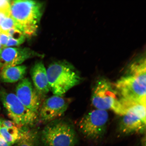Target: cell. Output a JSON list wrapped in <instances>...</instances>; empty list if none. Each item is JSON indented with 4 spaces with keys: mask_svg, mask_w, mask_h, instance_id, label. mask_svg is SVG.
Instances as JSON below:
<instances>
[{
    "mask_svg": "<svg viewBox=\"0 0 146 146\" xmlns=\"http://www.w3.org/2000/svg\"><path fill=\"white\" fill-rule=\"evenodd\" d=\"M9 38V36L6 33L1 32L0 33V42L3 48H5Z\"/></svg>",
    "mask_w": 146,
    "mask_h": 146,
    "instance_id": "obj_20",
    "label": "cell"
},
{
    "mask_svg": "<svg viewBox=\"0 0 146 146\" xmlns=\"http://www.w3.org/2000/svg\"><path fill=\"white\" fill-rule=\"evenodd\" d=\"M14 22L11 16L7 17L0 25L1 32L6 33L10 29L15 27Z\"/></svg>",
    "mask_w": 146,
    "mask_h": 146,
    "instance_id": "obj_16",
    "label": "cell"
},
{
    "mask_svg": "<svg viewBox=\"0 0 146 146\" xmlns=\"http://www.w3.org/2000/svg\"><path fill=\"white\" fill-rule=\"evenodd\" d=\"M11 120L0 118V134L11 145L15 144L21 136L23 129Z\"/></svg>",
    "mask_w": 146,
    "mask_h": 146,
    "instance_id": "obj_13",
    "label": "cell"
},
{
    "mask_svg": "<svg viewBox=\"0 0 146 146\" xmlns=\"http://www.w3.org/2000/svg\"><path fill=\"white\" fill-rule=\"evenodd\" d=\"M91 100L96 109L111 110L119 115L124 114L121 96L114 84L105 78H100L95 84Z\"/></svg>",
    "mask_w": 146,
    "mask_h": 146,
    "instance_id": "obj_4",
    "label": "cell"
},
{
    "mask_svg": "<svg viewBox=\"0 0 146 146\" xmlns=\"http://www.w3.org/2000/svg\"><path fill=\"white\" fill-rule=\"evenodd\" d=\"M10 16V11H0V25L5 18Z\"/></svg>",
    "mask_w": 146,
    "mask_h": 146,
    "instance_id": "obj_21",
    "label": "cell"
},
{
    "mask_svg": "<svg viewBox=\"0 0 146 146\" xmlns=\"http://www.w3.org/2000/svg\"><path fill=\"white\" fill-rule=\"evenodd\" d=\"M0 98L9 117L15 123L21 127L30 126L35 123L38 114L25 107L16 94L2 89Z\"/></svg>",
    "mask_w": 146,
    "mask_h": 146,
    "instance_id": "obj_6",
    "label": "cell"
},
{
    "mask_svg": "<svg viewBox=\"0 0 146 146\" xmlns=\"http://www.w3.org/2000/svg\"><path fill=\"white\" fill-rule=\"evenodd\" d=\"M41 137L44 146H75L78 142L73 125L62 120L50 122L42 131Z\"/></svg>",
    "mask_w": 146,
    "mask_h": 146,
    "instance_id": "obj_5",
    "label": "cell"
},
{
    "mask_svg": "<svg viewBox=\"0 0 146 146\" xmlns=\"http://www.w3.org/2000/svg\"><path fill=\"white\" fill-rule=\"evenodd\" d=\"M25 36H23L19 39H15L9 38L5 47L12 46H17L23 43L25 40Z\"/></svg>",
    "mask_w": 146,
    "mask_h": 146,
    "instance_id": "obj_18",
    "label": "cell"
},
{
    "mask_svg": "<svg viewBox=\"0 0 146 146\" xmlns=\"http://www.w3.org/2000/svg\"><path fill=\"white\" fill-rule=\"evenodd\" d=\"M25 65H18L1 69L0 72V81L3 83H13L23 78L27 72Z\"/></svg>",
    "mask_w": 146,
    "mask_h": 146,
    "instance_id": "obj_14",
    "label": "cell"
},
{
    "mask_svg": "<svg viewBox=\"0 0 146 146\" xmlns=\"http://www.w3.org/2000/svg\"><path fill=\"white\" fill-rule=\"evenodd\" d=\"M38 133L35 130L25 128L19 140L14 146H38Z\"/></svg>",
    "mask_w": 146,
    "mask_h": 146,
    "instance_id": "obj_15",
    "label": "cell"
},
{
    "mask_svg": "<svg viewBox=\"0 0 146 146\" xmlns=\"http://www.w3.org/2000/svg\"><path fill=\"white\" fill-rule=\"evenodd\" d=\"M146 121V105L134 103L122 116L119 130L124 135L143 133L145 130Z\"/></svg>",
    "mask_w": 146,
    "mask_h": 146,
    "instance_id": "obj_8",
    "label": "cell"
},
{
    "mask_svg": "<svg viewBox=\"0 0 146 146\" xmlns=\"http://www.w3.org/2000/svg\"><path fill=\"white\" fill-rule=\"evenodd\" d=\"M1 33V30H0V33Z\"/></svg>",
    "mask_w": 146,
    "mask_h": 146,
    "instance_id": "obj_24",
    "label": "cell"
},
{
    "mask_svg": "<svg viewBox=\"0 0 146 146\" xmlns=\"http://www.w3.org/2000/svg\"><path fill=\"white\" fill-rule=\"evenodd\" d=\"M71 100L63 96L54 95L47 98L40 107L39 116L42 121L50 122L57 119L64 113Z\"/></svg>",
    "mask_w": 146,
    "mask_h": 146,
    "instance_id": "obj_9",
    "label": "cell"
},
{
    "mask_svg": "<svg viewBox=\"0 0 146 146\" xmlns=\"http://www.w3.org/2000/svg\"><path fill=\"white\" fill-rule=\"evenodd\" d=\"M0 146H12L5 141L0 134Z\"/></svg>",
    "mask_w": 146,
    "mask_h": 146,
    "instance_id": "obj_22",
    "label": "cell"
},
{
    "mask_svg": "<svg viewBox=\"0 0 146 146\" xmlns=\"http://www.w3.org/2000/svg\"><path fill=\"white\" fill-rule=\"evenodd\" d=\"M43 9L40 2L31 0L11 1L10 15L15 27L25 36L35 35Z\"/></svg>",
    "mask_w": 146,
    "mask_h": 146,
    "instance_id": "obj_2",
    "label": "cell"
},
{
    "mask_svg": "<svg viewBox=\"0 0 146 146\" xmlns=\"http://www.w3.org/2000/svg\"><path fill=\"white\" fill-rule=\"evenodd\" d=\"M46 71L50 90L54 95L63 96L81 81L75 69L66 62L52 63Z\"/></svg>",
    "mask_w": 146,
    "mask_h": 146,
    "instance_id": "obj_3",
    "label": "cell"
},
{
    "mask_svg": "<svg viewBox=\"0 0 146 146\" xmlns=\"http://www.w3.org/2000/svg\"><path fill=\"white\" fill-rule=\"evenodd\" d=\"M3 48V47L2 46V45L1 44V42H0V52H1V50Z\"/></svg>",
    "mask_w": 146,
    "mask_h": 146,
    "instance_id": "obj_23",
    "label": "cell"
},
{
    "mask_svg": "<svg viewBox=\"0 0 146 146\" xmlns=\"http://www.w3.org/2000/svg\"><path fill=\"white\" fill-rule=\"evenodd\" d=\"M16 93L18 99L25 107L38 114L40 107L41 97L29 78H23L19 81Z\"/></svg>",
    "mask_w": 146,
    "mask_h": 146,
    "instance_id": "obj_10",
    "label": "cell"
},
{
    "mask_svg": "<svg viewBox=\"0 0 146 146\" xmlns=\"http://www.w3.org/2000/svg\"><path fill=\"white\" fill-rule=\"evenodd\" d=\"M109 117L107 111L96 109L81 118L78 124V128L88 139H100L105 134Z\"/></svg>",
    "mask_w": 146,
    "mask_h": 146,
    "instance_id": "obj_7",
    "label": "cell"
},
{
    "mask_svg": "<svg viewBox=\"0 0 146 146\" xmlns=\"http://www.w3.org/2000/svg\"><path fill=\"white\" fill-rule=\"evenodd\" d=\"M121 97L146 105V60L142 58L132 63L127 75L114 84Z\"/></svg>",
    "mask_w": 146,
    "mask_h": 146,
    "instance_id": "obj_1",
    "label": "cell"
},
{
    "mask_svg": "<svg viewBox=\"0 0 146 146\" xmlns=\"http://www.w3.org/2000/svg\"><path fill=\"white\" fill-rule=\"evenodd\" d=\"M11 1L8 0L0 1V11H10Z\"/></svg>",
    "mask_w": 146,
    "mask_h": 146,
    "instance_id": "obj_19",
    "label": "cell"
},
{
    "mask_svg": "<svg viewBox=\"0 0 146 146\" xmlns=\"http://www.w3.org/2000/svg\"><path fill=\"white\" fill-rule=\"evenodd\" d=\"M37 54L26 47H5L0 52V69L20 65Z\"/></svg>",
    "mask_w": 146,
    "mask_h": 146,
    "instance_id": "obj_11",
    "label": "cell"
},
{
    "mask_svg": "<svg viewBox=\"0 0 146 146\" xmlns=\"http://www.w3.org/2000/svg\"><path fill=\"white\" fill-rule=\"evenodd\" d=\"M34 88L40 97L44 96L50 90L47 71L41 62L35 64L31 70Z\"/></svg>",
    "mask_w": 146,
    "mask_h": 146,
    "instance_id": "obj_12",
    "label": "cell"
},
{
    "mask_svg": "<svg viewBox=\"0 0 146 146\" xmlns=\"http://www.w3.org/2000/svg\"><path fill=\"white\" fill-rule=\"evenodd\" d=\"M6 33L8 34L9 38L15 39H19L22 36H25L16 27L10 29Z\"/></svg>",
    "mask_w": 146,
    "mask_h": 146,
    "instance_id": "obj_17",
    "label": "cell"
}]
</instances>
